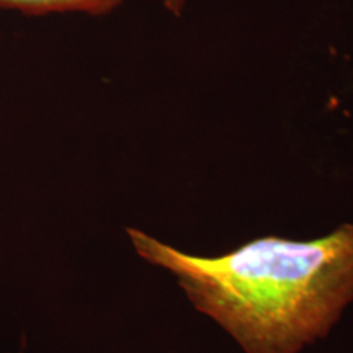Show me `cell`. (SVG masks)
<instances>
[{
  "label": "cell",
  "mask_w": 353,
  "mask_h": 353,
  "mask_svg": "<svg viewBox=\"0 0 353 353\" xmlns=\"http://www.w3.org/2000/svg\"><path fill=\"white\" fill-rule=\"evenodd\" d=\"M126 234L245 353H299L353 303V223L312 241L262 236L218 257L182 252L136 228Z\"/></svg>",
  "instance_id": "obj_1"
},
{
  "label": "cell",
  "mask_w": 353,
  "mask_h": 353,
  "mask_svg": "<svg viewBox=\"0 0 353 353\" xmlns=\"http://www.w3.org/2000/svg\"><path fill=\"white\" fill-rule=\"evenodd\" d=\"M125 2L126 0H0V7L26 15L83 13L90 17H101L114 12Z\"/></svg>",
  "instance_id": "obj_2"
},
{
  "label": "cell",
  "mask_w": 353,
  "mask_h": 353,
  "mask_svg": "<svg viewBox=\"0 0 353 353\" xmlns=\"http://www.w3.org/2000/svg\"><path fill=\"white\" fill-rule=\"evenodd\" d=\"M161 2L165 10L169 12L172 17H175V19L182 17L185 13V8L188 6V0H161Z\"/></svg>",
  "instance_id": "obj_3"
},
{
  "label": "cell",
  "mask_w": 353,
  "mask_h": 353,
  "mask_svg": "<svg viewBox=\"0 0 353 353\" xmlns=\"http://www.w3.org/2000/svg\"><path fill=\"white\" fill-rule=\"evenodd\" d=\"M23 347H25V342H23V345H21V350H20V353H23Z\"/></svg>",
  "instance_id": "obj_4"
}]
</instances>
